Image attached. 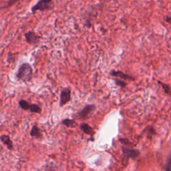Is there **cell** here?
I'll return each mask as SVG.
<instances>
[{"label": "cell", "instance_id": "obj_1", "mask_svg": "<svg viewBox=\"0 0 171 171\" xmlns=\"http://www.w3.org/2000/svg\"><path fill=\"white\" fill-rule=\"evenodd\" d=\"M33 76V68L29 63H23L18 68L16 78L19 81L26 83L31 81Z\"/></svg>", "mask_w": 171, "mask_h": 171}, {"label": "cell", "instance_id": "obj_2", "mask_svg": "<svg viewBox=\"0 0 171 171\" xmlns=\"http://www.w3.org/2000/svg\"><path fill=\"white\" fill-rule=\"evenodd\" d=\"M96 110V106L92 104L87 105L84 108H82L77 114V118L80 120H87L90 118L91 116L92 115L94 112Z\"/></svg>", "mask_w": 171, "mask_h": 171}, {"label": "cell", "instance_id": "obj_3", "mask_svg": "<svg viewBox=\"0 0 171 171\" xmlns=\"http://www.w3.org/2000/svg\"><path fill=\"white\" fill-rule=\"evenodd\" d=\"M52 3V2L51 0H40L32 7L31 9L32 12L35 13L38 11L43 12V11L50 9L52 8V5H51Z\"/></svg>", "mask_w": 171, "mask_h": 171}, {"label": "cell", "instance_id": "obj_4", "mask_svg": "<svg viewBox=\"0 0 171 171\" xmlns=\"http://www.w3.org/2000/svg\"><path fill=\"white\" fill-rule=\"evenodd\" d=\"M25 41L28 44L32 46H36L39 43L40 36L34 31H29L24 34Z\"/></svg>", "mask_w": 171, "mask_h": 171}, {"label": "cell", "instance_id": "obj_5", "mask_svg": "<svg viewBox=\"0 0 171 171\" xmlns=\"http://www.w3.org/2000/svg\"><path fill=\"white\" fill-rule=\"evenodd\" d=\"M71 100V91L69 88H64L61 90L60 97V106L66 104Z\"/></svg>", "mask_w": 171, "mask_h": 171}, {"label": "cell", "instance_id": "obj_6", "mask_svg": "<svg viewBox=\"0 0 171 171\" xmlns=\"http://www.w3.org/2000/svg\"><path fill=\"white\" fill-rule=\"evenodd\" d=\"M110 75L112 76H115V77H118L122 80H134V78H133L132 76H130L128 74H126L123 73L121 71H115L112 70L110 72Z\"/></svg>", "mask_w": 171, "mask_h": 171}, {"label": "cell", "instance_id": "obj_7", "mask_svg": "<svg viewBox=\"0 0 171 171\" xmlns=\"http://www.w3.org/2000/svg\"><path fill=\"white\" fill-rule=\"evenodd\" d=\"M0 140L2 142V143L6 145L9 150H13V143L12 140L9 138V136L6 135V134H3L0 136Z\"/></svg>", "mask_w": 171, "mask_h": 171}, {"label": "cell", "instance_id": "obj_8", "mask_svg": "<svg viewBox=\"0 0 171 171\" xmlns=\"http://www.w3.org/2000/svg\"><path fill=\"white\" fill-rule=\"evenodd\" d=\"M30 136L32 137L38 138V139H41L42 137V134H41L40 130H39L38 126L34 125L32 126V130L30 131Z\"/></svg>", "mask_w": 171, "mask_h": 171}, {"label": "cell", "instance_id": "obj_9", "mask_svg": "<svg viewBox=\"0 0 171 171\" xmlns=\"http://www.w3.org/2000/svg\"><path fill=\"white\" fill-rule=\"evenodd\" d=\"M61 124L68 127V128H74V127L77 126V123L73 119H64V121H61Z\"/></svg>", "mask_w": 171, "mask_h": 171}, {"label": "cell", "instance_id": "obj_10", "mask_svg": "<svg viewBox=\"0 0 171 171\" xmlns=\"http://www.w3.org/2000/svg\"><path fill=\"white\" fill-rule=\"evenodd\" d=\"M80 129L86 134H89V135H92L93 134L94 132L93 128L90 125H88V124H86V123L81 124Z\"/></svg>", "mask_w": 171, "mask_h": 171}, {"label": "cell", "instance_id": "obj_11", "mask_svg": "<svg viewBox=\"0 0 171 171\" xmlns=\"http://www.w3.org/2000/svg\"><path fill=\"white\" fill-rule=\"evenodd\" d=\"M123 152L124 153L126 154L127 156H130V157H136V156H137L138 154H139V152L138 151L126 148H123Z\"/></svg>", "mask_w": 171, "mask_h": 171}, {"label": "cell", "instance_id": "obj_12", "mask_svg": "<svg viewBox=\"0 0 171 171\" xmlns=\"http://www.w3.org/2000/svg\"><path fill=\"white\" fill-rule=\"evenodd\" d=\"M18 104L20 108L24 110H30L31 104L29 103L27 100H20L18 102Z\"/></svg>", "mask_w": 171, "mask_h": 171}, {"label": "cell", "instance_id": "obj_13", "mask_svg": "<svg viewBox=\"0 0 171 171\" xmlns=\"http://www.w3.org/2000/svg\"><path fill=\"white\" fill-rule=\"evenodd\" d=\"M30 111L33 113L36 114H40L42 112V108L39 107L38 104H31Z\"/></svg>", "mask_w": 171, "mask_h": 171}, {"label": "cell", "instance_id": "obj_14", "mask_svg": "<svg viewBox=\"0 0 171 171\" xmlns=\"http://www.w3.org/2000/svg\"><path fill=\"white\" fill-rule=\"evenodd\" d=\"M158 83L161 84V86H162V87L163 90H165V92L166 94H170V88L169 85L166 84L162 83V82H158Z\"/></svg>", "mask_w": 171, "mask_h": 171}, {"label": "cell", "instance_id": "obj_15", "mask_svg": "<svg viewBox=\"0 0 171 171\" xmlns=\"http://www.w3.org/2000/svg\"><path fill=\"white\" fill-rule=\"evenodd\" d=\"M115 82L116 84L118 86H121L122 88H124V87H125L126 85V83L125 82H124L122 80H119V79H116L115 80Z\"/></svg>", "mask_w": 171, "mask_h": 171}, {"label": "cell", "instance_id": "obj_16", "mask_svg": "<svg viewBox=\"0 0 171 171\" xmlns=\"http://www.w3.org/2000/svg\"><path fill=\"white\" fill-rule=\"evenodd\" d=\"M171 170V158L169 160V161L168 162V165L166 168V171H170Z\"/></svg>", "mask_w": 171, "mask_h": 171}]
</instances>
